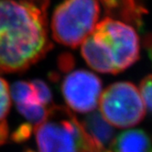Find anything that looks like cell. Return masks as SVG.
<instances>
[{
    "instance_id": "cell-1",
    "label": "cell",
    "mask_w": 152,
    "mask_h": 152,
    "mask_svg": "<svg viewBox=\"0 0 152 152\" xmlns=\"http://www.w3.org/2000/svg\"><path fill=\"white\" fill-rule=\"evenodd\" d=\"M50 0H0V73L24 72L52 48Z\"/></svg>"
},
{
    "instance_id": "cell-2",
    "label": "cell",
    "mask_w": 152,
    "mask_h": 152,
    "mask_svg": "<svg viewBox=\"0 0 152 152\" xmlns=\"http://www.w3.org/2000/svg\"><path fill=\"white\" fill-rule=\"evenodd\" d=\"M81 52L93 70L115 74L138 60L139 38L131 25L108 17L83 40Z\"/></svg>"
},
{
    "instance_id": "cell-3",
    "label": "cell",
    "mask_w": 152,
    "mask_h": 152,
    "mask_svg": "<svg viewBox=\"0 0 152 152\" xmlns=\"http://www.w3.org/2000/svg\"><path fill=\"white\" fill-rule=\"evenodd\" d=\"M39 152H100L82 123L67 107L52 105L47 119L35 126Z\"/></svg>"
},
{
    "instance_id": "cell-4",
    "label": "cell",
    "mask_w": 152,
    "mask_h": 152,
    "mask_svg": "<svg viewBox=\"0 0 152 152\" xmlns=\"http://www.w3.org/2000/svg\"><path fill=\"white\" fill-rule=\"evenodd\" d=\"M99 15V0H63L51 18L53 39L67 47H78L92 34Z\"/></svg>"
},
{
    "instance_id": "cell-5",
    "label": "cell",
    "mask_w": 152,
    "mask_h": 152,
    "mask_svg": "<svg viewBox=\"0 0 152 152\" xmlns=\"http://www.w3.org/2000/svg\"><path fill=\"white\" fill-rule=\"evenodd\" d=\"M99 106L105 120L119 128L137 125L146 113L139 90L129 82H117L108 86L101 94Z\"/></svg>"
},
{
    "instance_id": "cell-6",
    "label": "cell",
    "mask_w": 152,
    "mask_h": 152,
    "mask_svg": "<svg viewBox=\"0 0 152 152\" xmlns=\"http://www.w3.org/2000/svg\"><path fill=\"white\" fill-rule=\"evenodd\" d=\"M63 98L72 110L77 113H91L97 107L102 94L99 77L88 71L71 72L61 83Z\"/></svg>"
},
{
    "instance_id": "cell-7",
    "label": "cell",
    "mask_w": 152,
    "mask_h": 152,
    "mask_svg": "<svg viewBox=\"0 0 152 152\" xmlns=\"http://www.w3.org/2000/svg\"><path fill=\"white\" fill-rule=\"evenodd\" d=\"M10 95L18 111L29 124L37 126L47 119L50 107L48 108L40 103L31 82H16L10 87Z\"/></svg>"
},
{
    "instance_id": "cell-8",
    "label": "cell",
    "mask_w": 152,
    "mask_h": 152,
    "mask_svg": "<svg viewBox=\"0 0 152 152\" xmlns=\"http://www.w3.org/2000/svg\"><path fill=\"white\" fill-rule=\"evenodd\" d=\"M85 132L100 150L112 144L115 130L98 111H93L85 116L82 123Z\"/></svg>"
},
{
    "instance_id": "cell-9",
    "label": "cell",
    "mask_w": 152,
    "mask_h": 152,
    "mask_svg": "<svg viewBox=\"0 0 152 152\" xmlns=\"http://www.w3.org/2000/svg\"><path fill=\"white\" fill-rule=\"evenodd\" d=\"M151 140L143 130L131 129L119 134L111 144L113 152H149Z\"/></svg>"
},
{
    "instance_id": "cell-10",
    "label": "cell",
    "mask_w": 152,
    "mask_h": 152,
    "mask_svg": "<svg viewBox=\"0 0 152 152\" xmlns=\"http://www.w3.org/2000/svg\"><path fill=\"white\" fill-rule=\"evenodd\" d=\"M11 104L10 87L7 83L0 77V122L5 120V117L9 112Z\"/></svg>"
},
{
    "instance_id": "cell-11",
    "label": "cell",
    "mask_w": 152,
    "mask_h": 152,
    "mask_svg": "<svg viewBox=\"0 0 152 152\" xmlns=\"http://www.w3.org/2000/svg\"><path fill=\"white\" fill-rule=\"evenodd\" d=\"M31 83L33 85L34 90L39 97L40 103L45 105L46 107L50 108L51 107L52 104V94L51 91L49 87V85L41 80L35 79L31 81Z\"/></svg>"
},
{
    "instance_id": "cell-12",
    "label": "cell",
    "mask_w": 152,
    "mask_h": 152,
    "mask_svg": "<svg viewBox=\"0 0 152 152\" xmlns=\"http://www.w3.org/2000/svg\"><path fill=\"white\" fill-rule=\"evenodd\" d=\"M139 93L145 108L152 114V74L148 75L140 83Z\"/></svg>"
},
{
    "instance_id": "cell-13",
    "label": "cell",
    "mask_w": 152,
    "mask_h": 152,
    "mask_svg": "<svg viewBox=\"0 0 152 152\" xmlns=\"http://www.w3.org/2000/svg\"><path fill=\"white\" fill-rule=\"evenodd\" d=\"M32 131H33V127H32L31 124H22L13 132V134L11 135V139L16 143L25 142L26 140H28L30 137Z\"/></svg>"
},
{
    "instance_id": "cell-14",
    "label": "cell",
    "mask_w": 152,
    "mask_h": 152,
    "mask_svg": "<svg viewBox=\"0 0 152 152\" xmlns=\"http://www.w3.org/2000/svg\"><path fill=\"white\" fill-rule=\"evenodd\" d=\"M73 67V57L68 53H64L59 59V68L62 72H68Z\"/></svg>"
},
{
    "instance_id": "cell-15",
    "label": "cell",
    "mask_w": 152,
    "mask_h": 152,
    "mask_svg": "<svg viewBox=\"0 0 152 152\" xmlns=\"http://www.w3.org/2000/svg\"><path fill=\"white\" fill-rule=\"evenodd\" d=\"M8 137V126L6 120L0 122V146L4 145Z\"/></svg>"
},
{
    "instance_id": "cell-16",
    "label": "cell",
    "mask_w": 152,
    "mask_h": 152,
    "mask_svg": "<svg viewBox=\"0 0 152 152\" xmlns=\"http://www.w3.org/2000/svg\"><path fill=\"white\" fill-rule=\"evenodd\" d=\"M23 152H36V151H34V150H32L31 148H27V149H25Z\"/></svg>"
},
{
    "instance_id": "cell-17",
    "label": "cell",
    "mask_w": 152,
    "mask_h": 152,
    "mask_svg": "<svg viewBox=\"0 0 152 152\" xmlns=\"http://www.w3.org/2000/svg\"><path fill=\"white\" fill-rule=\"evenodd\" d=\"M100 152H113L112 150H108V149H104V150H101Z\"/></svg>"
},
{
    "instance_id": "cell-18",
    "label": "cell",
    "mask_w": 152,
    "mask_h": 152,
    "mask_svg": "<svg viewBox=\"0 0 152 152\" xmlns=\"http://www.w3.org/2000/svg\"><path fill=\"white\" fill-rule=\"evenodd\" d=\"M149 50H150V52H151V57H152V44H151V48H150Z\"/></svg>"
},
{
    "instance_id": "cell-19",
    "label": "cell",
    "mask_w": 152,
    "mask_h": 152,
    "mask_svg": "<svg viewBox=\"0 0 152 152\" xmlns=\"http://www.w3.org/2000/svg\"><path fill=\"white\" fill-rule=\"evenodd\" d=\"M151 152H152V150H151Z\"/></svg>"
}]
</instances>
